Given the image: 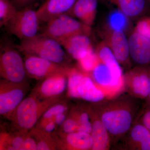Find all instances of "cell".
Listing matches in <instances>:
<instances>
[{
	"label": "cell",
	"instance_id": "obj_30",
	"mask_svg": "<svg viewBox=\"0 0 150 150\" xmlns=\"http://www.w3.org/2000/svg\"><path fill=\"white\" fill-rule=\"evenodd\" d=\"M61 126L64 134H69L77 131V120L72 110L70 112L69 117H67V119Z\"/></svg>",
	"mask_w": 150,
	"mask_h": 150
},
{
	"label": "cell",
	"instance_id": "obj_16",
	"mask_svg": "<svg viewBox=\"0 0 150 150\" xmlns=\"http://www.w3.org/2000/svg\"><path fill=\"white\" fill-rule=\"evenodd\" d=\"M77 0H45L36 11L40 21L46 23L51 19L67 13Z\"/></svg>",
	"mask_w": 150,
	"mask_h": 150
},
{
	"label": "cell",
	"instance_id": "obj_2",
	"mask_svg": "<svg viewBox=\"0 0 150 150\" xmlns=\"http://www.w3.org/2000/svg\"><path fill=\"white\" fill-rule=\"evenodd\" d=\"M62 99L61 96L40 99L31 93L20 103L9 120L18 131L28 132L34 127L47 109L61 101Z\"/></svg>",
	"mask_w": 150,
	"mask_h": 150
},
{
	"label": "cell",
	"instance_id": "obj_8",
	"mask_svg": "<svg viewBox=\"0 0 150 150\" xmlns=\"http://www.w3.org/2000/svg\"><path fill=\"white\" fill-rule=\"evenodd\" d=\"M103 35V41L111 49L121 67L126 71L133 67L129 39L126 33L121 30L111 29L105 25Z\"/></svg>",
	"mask_w": 150,
	"mask_h": 150
},
{
	"label": "cell",
	"instance_id": "obj_14",
	"mask_svg": "<svg viewBox=\"0 0 150 150\" xmlns=\"http://www.w3.org/2000/svg\"><path fill=\"white\" fill-rule=\"evenodd\" d=\"M87 106L92 123V150L110 149H111V140L108 131L90 105Z\"/></svg>",
	"mask_w": 150,
	"mask_h": 150
},
{
	"label": "cell",
	"instance_id": "obj_22",
	"mask_svg": "<svg viewBox=\"0 0 150 150\" xmlns=\"http://www.w3.org/2000/svg\"><path fill=\"white\" fill-rule=\"evenodd\" d=\"M29 132L36 141L37 150L56 149L57 147L56 140L52 137L51 133H48L36 127H33L30 130Z\"/></svg>",
	"mask_w": 150,
	"mask_h": 150
},
{
	"label": "cell",
	"instance_id": "obj_13",
	"mask_svg": "<svg viewBox=\"0 0 150 150\" xmlns=\"http://www.w3.org/2000/svg\"><path fill=\"white\" fill-rule=\"evenodd\" d=\"M128 37L132 64L135 66L150 67V39L133 29Z\"/></svg>",
	"mask_w": 150,
	"mask_h": 150
},
{
	"label": "cell",
	"instance_id": "obj_7",
	"mask_svg": "<svg viewBox=\"0 0 150 150\" xmlns=\"http://www.w3.org/2000/svg\"><path fill=\"white\" fill-rule=\"evenodd\" d=\"M28 89L26 82L15 83L3 79L0 81V114L9 119L24 99Z\"/></svg>",
	"mask_w": 150,
	"mask_h": 150
},
{
	"label": "cell",
	"instance_id": "obj_19",
	"mask_svg": "<svg viewBox=\"0 0 150 150\" xmlns=\"http://www.w3.org/2000/svg\"><path fill=\"white\" fill-rule=\"evenodd\" d=\"M97 0H77L67 14L92 27L97 12Z\"/></svg>",
	"mask_w": 150,
	"mask_h": 150
},
{
	"label": "cell",
	"instance_id": "obj_5",
	"mask_svg": "<svg viewBox=\"0 0 150 150\" xmlns=\"http://www.w3.org/2000/svg\"><path fill=\"white\" fill-rule=\"evenodd\" d=\"M46 23L39 34L57 41L80 34L90 36L92 33L91 27L67 14L56 17Z\"/></svg>",
	"mask_w": 150,
	"mask_h": 150
},
{
	"label": "cell",
	"instance_id": "obj_23",
	"mask_svg": "<svg viewBox=\"0 0 150 150\" xmlns=\"http://www.w3.org/2000/svg\"><path fill=\"white\" fill-rule=\"evenodd\" d=\"M85 73L81 69L68 67L67 70L68 83L67 93L70 97L73 98H80L78 88L81 81Z\"/></svg>",
	"mask_w": 150,
	"mask_h": 150
},
{
	"label": "cell",
	"instance_id": "obj_32",
	"mask_svg": "<svg viewBox=\"0 0 150 150\" xmlns=\"http://www.w3.org/2000/svg\"><path fill=\"white\" fill-rule=\"evenodd\" d=\"M37 150V143L30 132L25 135L24 140V150Z\"/></svg>",
	"mask_w": 150,
	"mask_h": 150
},
{
	"label": "cell",
	"instance_id": "obj_12",
	"mask_svg": "<svg viewBox=\"0 0 150 150\" xmlns=\"http://www.w3.org/2000/svg\"><path fill=\"white\" fill-rule=\"evenodd\" d=\"M68 67L65 71L41 80L42 82L33 89L31 93L43 99L61 96L67 87Z\"/></svg>",
	"mask_w": 150,
	"mask_h": 150
},
{
	"label": "cell",
	"instance_id": "obj_24",
	"mask_svg": "<svg viewBox=\"0 0 150 150\" xmlns=\"http://www.w3.org/2000/svg\"><path fill=\"white\" fill-rule=\"evenodd\" d=\"M77 120V131L91 134L92 123L87 105H78L72 109Z\"/></svg>",
	"mask_w": 150,
	"mask_h": 150
},
{
	"label": "cell",
	"instance_id": "obj_28",
	"mask_svg": "<svg viewBox=\"0 0 150 150\" xmlns=\"http://www.w3.org/2000/svg\"><path fill=\"white\" fill-rule=\"evenodd\" d=\"M80 69L86 74H89L96 67L99 59L95 50L88 53L83 58L78 61Z\"/></svg>",
	"mask_w": 150,
	"mask_h": 150
},
{
	"label": "cell",
	"instance_id": "obj_33",
	"mask_svg": "<svg viewBox=\"0 0 150 150\" xmlns=\"http://www.w3.org/2000/svg\"><path fill=\"white\" fill-rule=\"evenodd\" d=\"M37 0H12L17 11H20L28 7L32 6Z\"/></svg>",
	"mask_w": 150,
	"mask_h": 150
},
{
	"label": "cell",
	"instance_id": "obj_15",
	"mask_svg": "<svg viewBox=\"0 0 150 150\" xmlns=\"http://www.w3.org/2000/svg\"><path fill=\"white\" fill-rule=\"evenodd\" d=\"M90 36L80 34L57 41L62 45L70 57L78 61L94 50Z\"/></svg>",
	"mask_w": 150,
	"mask_h": 150
},
{
	"label": "cell",
	"instance_id": "obj_6",
	"mask_svg": "<svg viewBox=\"0 0 150 150\" xmlns=\"http://www.w3.org/2000/svg\"><path fill=\"white\" fill-rule=\"evenodd\" d=\"M40 22L36 11L30 6L17 11L4 27L8 33L22 40L38 35Z\"/></svg>",
	"mask_w": 150,
	"mask_h": 150
},
{
	"label": "cell",
	"instance_id": "obj_9",
	"mask_svg": "<svg viewBox=\"0 0 150 150\" xmlns=\"http://www.w3.org/2000/svg\"><path fill=\"white\" fill-rule=\"evenodd\" d=\"M123 76L126 92L138 99L145 100L150 90L149 67L134 66L126 71Z\"/></svg>",
	"mask_w": 150,
	"mask_h": 150
},
{
	"label": "cell",
	"instance_id": "obj_29",
	"mask_svg": "<svg viewBox=\"0 0 150 150\" xmlns=\"http://www.w3.org/2000/svg\"><path fill=\"white\" fill-rule=\"evenodd\" d=\"M136 32L150 39V15H147L137 20L133 28Z\"/></svg>",
	"mask_w": 150,
	"mask_h": 150
},
{
	"label": "cell",
	"instance_id": "obj_35",
	"mask_svg": "<svg viewBox=\"0 0 150 150\" xmlns=\"http://www.w3.org/2000/svg\"><path fill=\"white\" fill-rule=\"evenodd\" d=\"M56 123L54 120L50 121L48 122L44 126L43 130L48 133H51L54 131V130L56 129Z\"/></svg>",
	"mask_w": 150,
	"mask_h": 150
},
{
	"label": "cell",
	"instance_id": "obj_36",
	"mask_svg": "<svg viewBox=\"0 0 150 150\" xmlns=\"http://www.w3.org/2000/svg\"><path fill=\"white\" fill-rule=\"evenodd\" d=\"M145 102L143 105V107H146V106H150V88L149 92L147 97L144 100Z\"/></svg>",
	"mask_w": 150,
	"mask_h": 150
},
{
	"label": "cell",
	"instance_id": "obj_18",
	"mask_svg": "<svg viewBox=\"0 0 150 150\" xmlns=\"http://www.w3.org/2000/svg\"><path fill=\"white\" fill-rule=\"evenodd\" d=\"M60 140L56 139L57 147L62 149L92 150L93 141L91 134L76 131L69 134H62Z\"/></svg>",
	"mask_w": 150,
	"mask_h": 150
},
{
	"label": "cell",
	"instance_id": "obj_37",
	"mask_svg": "<svg viewBox=\"0 0 150 150\" xmlns=\"http://www.w3.org/2000/svg\"><path fill=\"white\" fill-rule=\"evenodd\" d=\"M147 1H148V2H149V4H150V0H147Z\"/></svg>",
	"mask_w": 150,
	"mask_h": 150
},
{
	"label": "cell",
	"instance_id": "obj_21",
	"mask_svg": "<svg viewBox=\"0 0 150 150\" xmlns=\"http://www.w3.org/2000/svg\"><path fill=\"white\" fill-rule=\"evenodd\" d=\"M78 91L80 98L92 103L106 98L102 90L97 86L90 76L86 73L80 82Z\"/></svg>",
	"mask_w": 150,
	"mask_h": 150
},
{
	"label": "cell",
	"instance_id": "obj_25",
	"mask_svg": "<svg viewBox=\"0 0 150 150\" xmlns=\"http://www.w3.org/2000/svg\"><path fill=\"white\" fill-rule=\"evenodd\" d=\"M69 109V105L62 101L54 104L43 113L36 123L37 127L43 130L44 126L48 122L54 120L55 116L60 113L67 112Z\"/></svg>",
	"mask_w": 150,
	"mask_h": 150
},
{
	"label": "cell",
	"instance_id": "obj_31",
	"mask_svg": "<svg viewBox=\"0 0 150 150\" xmlns=\"http://www.w3.org/2000/svg\"><path fill=\"white\" fill-rule=\"evenodd\" d=\"M137 121L150 131V106H143Z\"/></svg>",
	"mask_w": 150,
	"mask_h": 150
},
{
	"label": "cell",
	"instance_id": "obj_17",
	"mask_svg": "<svg viewBox=\"0 0 150 150\" xmlns=\"http://www.w3.org/2000/svg\"><path fill=\"white\" fill-rule=\"evenodd\" d=\"M114 5L130 19L138 20L150 15V4L147 0H105Z\"/></svg>",
	"mask_w": 150,
	"mask_h": 150
},
{
	"label": "cell",
	"instance_id": "obj_20",
	"mask_svg": "<svg viewBox=\"0 0 150 150\" xmlns=\"http://www.w3.org/2000/svg\"><path fill=\"white\" fill-rule=\"evenodd\" d=\"M95 51L100 61L109 67L115 79L119 81H124L122 68L111 49L103 40L98 45Z\"/></svg>",
	"mask_w": 150,
	"mask_h": 150
},
{
	"label": "cell",
	"instance_id": "obj_3",
	"mask_svg": "<svg viewBox=\"0 0 150 150\" xmlns=\"http://www.w3.org/2000/svg\"><path fill=\"white\" fill-rule=\"evenodd\" d=\"M16 46L23 54L38 56L67 66L69 55L62 45L51 38L38 34L35 37L21 40Z\"/></svg>",
	"mask_w": 150,
	"mask_h": 150
},
{
	"label": "cell",
	"instance_id": "obj_11",
	"mask_svg": "<svg viewBox=\"0 0 150 150\" xmlns=\"http://www.w3.org/2000/svg\"><path fill=\"white\" fill-rule=\"evenodd\" d=\"M112 148L122 150H150V131L136 121L127 134Z\"/></svg>",
	"mask_w": 150,
	"mask_h": 150
},
{
	"label": "cell",
	"instance_id": "obj_1",
	"mask_svg": "<svg viewBox=\"0 0 150 150\" xmlns=\"http://www.w3.org/2000/svg\"><path fill=\"white\" fill-rule=\"evenodd\" d=\"M141 100L126 92L89 103L110 134L111 149L127 134L137 121L143 108Z\"/></svg>",
	"mask_w": 150,
	"mask_h": 150
},
{
	"label": "cell",
	"instance_id": "obj_34",
	"mask_svg": "<svg viewBox=\"0 0 150 150\" xmlns=\"http://www.w3.org/2000/svg\"><path fill=\"white\" fill-rule=\"evenodd\" d=\"M67 118V112L60 113L55 116L54 121H55L56 126H61Z\"/></svg>",
	"mask_w": 150,
	"mask_h": 150
},
{
	"label": "cell",
	"instance_id": "obj_10",
	"mask_svg": "<svg viewBox=\"0 0 150 150\" xmlns=\"http://www.w3.org/2000/svg\"><path fill=\"white\" fill-rule=\"evenodd\" d=\"M23 54L28 76L38 80H43L52 75L64 71L68 67L38 56Z\"/></svg>",
	"mask_w": 150,
	"mask_h": 150
},
{
	"label": "cell",
	"instance_id": "obj_27",
	"mask_svg": "<svg viewBox=\"0 0 150 150\" xmlns=\"http://www.w3.org/2000/svg\"><path fill=\"white\" fill-rule=\"evenodd\" d=\"M17 11L12 0H0V27L4 26Z\"/></svg>",
	"mask_w": 150,
	"mask_h": 150
},
{
	"label": "cell",
	"instance_id": "obj_26",
	"mask_svg": "<svg viewBox=\"0 0 150 150\" xmlns=\"http://www.w3.org/2000/svg\"><path fill=\"white\" fill-rule=\"evenodd\" d=\"M129 19L128 17L117 9L108 16L106 26L112 29L121 30L126 33L129 28Z\"/></svg>",
	"mask_w": 150,
	"mask_h": 150
},
{
	"label": "cell",
	"instance_id": "obj_4",
	"mask_svg": "<svg viewBox=\"0 0 150 150\" xmlns=\"http://www.w3.org/2000/svg\"><path fill=\"white\" fill-rule=\"evenodd\" d=\"M16 45L2 39L0 45V75L3 79L15 83L26 82L28 76L24 59Z\"/></svg>",
	"mask_w": 150,
	"mask_h": 150
}]
</instances>
